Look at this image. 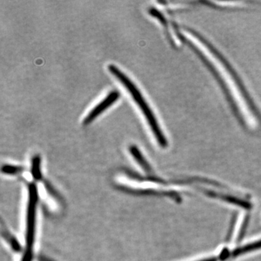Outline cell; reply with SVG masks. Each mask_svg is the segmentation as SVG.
I'll return each mask as SVG.
<instances>
[{"mask_svg":"<svg viewBox=\"0 0 261 261\" xmlns=\"http://www.w3.org/2000/svg\"><path fill=\"white\" fill-rule=\"evenodd\" d=\"M129 151L130 154H132V156H133L136 161H137V163H138L139 164H140V166H142L145 171H149L150 168H149V164L147 163V161H146V160L144 159L143 155L141 153L139 149L137 148L136 146L132 145L129 147Z\"/></svg>","mask_w":261,"mask_h":261,"instance_id":"4","label":"cell"},{"mask_svg":"<svg viewBox=\"0 0 261 261\" xmlns=\"http://www.w3.org/2000/svg\"><path fill=\"white\" fill-rule=\"evenodd\" d=\"M108 70L116 79L119 80V82L130 92V94L132 95V98H133L134 100L135 101L137 106L142 110V112L143 113L144 116H145L146 119H147V123H148L149 126L150 127L154 137L156 138V140L158 141V142H159V145L161 147H166L168 145L167 140H166V137L163 135L162 130L161 129V127H160L157 119H156L153 113H152V110L150 109L148 104L146 102L144 97H142V94H141L140 91L137 89V86L116 65H108Z\"/></svg>","mask_w":261,"mask_h":261,"instance_id":"1","label":"cell"},{"mask_svg":"<svg viewBox=\"0 0 261 261\" xmlns=\"http://www.w3.org/2000/svg\"><path fill=\"white\" fill-rule=\"evenodd\" d=\"M120 97V93L118 91H113L108 94L107 97L105 98L102 102H99L97 106H95L91 112L84 118L83 124L84 126L90 124L97 118L99 115L102 114L108 108L113 106V103L116 102Z\"/></svg>","mask_w":261,"mask_h":261,"instance_id":"2","label":"cell"},{"mask_svg":"<svg viewBox=\"0 0 261 261\" xmlns=\"http://www.w3.org/2000/svg\"><path fill=\"white\" fill-rule=\"evenodd\" d=\"M219 260V259L217 258V257H208V258H205L203 259V260H201L199 261H218Z\"/></svg>","mask_w":261,"mask_h":261,"instance_id":"5","label":"cell"},{"mask_svg":"<svg viewBox=\"0 0 261 261\" xmlns=\"http://www.w3.org/2000/svg\"><path fill=\"white\" fill-rule=\"evenodd\" d=\"M259 249H261V240L255 242V243L245 245V246L239 247V248L233 250L231 255H233V257H237L239 256V255H243V254L255 251V250H259Z\"/></svg>","mask_w":261,"mask_h":261,"instance_id":"3","label":"cell"}]
</instances>
